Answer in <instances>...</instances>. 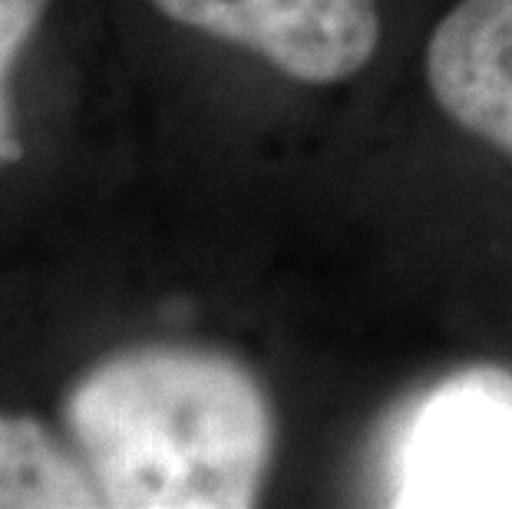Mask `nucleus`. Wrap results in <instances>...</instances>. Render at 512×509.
I'll return each mask as SVG.
<instances>
[{"mask_svg":"<svg viewBox=\"0 0 512 509\" xmlns=\"http://www.w3.org/2000/svg\"><path fill=\"white\" fill-rule=\"evenodd\" d=\"M63 424L103 506L245 509L268 473L271 407L232 357L129 348L70 387Z\"/></svg>","mask_w":512,"mask_h":509,"instance_id":"f257e3e1","label":"nucleus"},{"mask_svg":"<svg viewBox=\"0 0 512 509\" xmlns=\"http://www.w3.org/2000/svg\"><path fill=\"white\" fill-rule=\"evenodd\" d=\"M394 506H512V374L476 367L413 407L390 470Z\"/></svg>","mask_w":512,"mask_h":509,"instance_id":"f03ea898","label":"nucleus"},{"mask_svg":"<svg viewBox=\"0 0 512 509\" xmlns=\"http://www.w3.org/2000/svg\"><path fill=\"white\" fill-rule=\"evenodd\" d=\"M172 24L265 57L301 83H337L367 67L380 40L377 0H152Z\"/></svg>","mask_w":512,"mask_h":509,"instance_id":"7ed1b4c3","label":"nucleus"},{"mask_svg":"<svg viewBox=\"0 0 512 509\" xmlns=\"http://www.w3.org/2000/svg\"><path fill=\"white\" fill-rule=\"evenodd\" d=\"M427 83L456 126L512 156V0H460L430 37Z\"/></svg>","mask_w":512,"mask_h":509,"instance_id":"20e7f679","label":"nucleus"},{"mask_svg":"<svg viewBox=\"0 0 512 509\" xmlns=\"http://www.w3.org/2000/svg\"><path fill=\"white\" fill-rule=\"evenodd\" d=\"M103 506L80 453H70L30 417L0 414V509Z\"/></svg>","mask_w":512,"mask_h":509,"instance_id":"39448f33","label":"nucleus"},{"mask_svg":"<svg viewBox=\"0 0 512 509\" xmlns=\"http://www.w3.org/2000/svg\"><path fill=\"white\" fill-rule=\"evenodd\" d=\"M50 0H0V166L17 162L24 156V146L14 136V116H10V96H7V77L14 67L20 47L37 30L43 7Z\"/></svg>","mask_w":512,"mask_h":509,"instance_id":"423d86ee","label":"nucleus"}]
</instances>
